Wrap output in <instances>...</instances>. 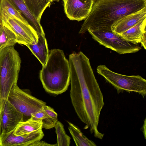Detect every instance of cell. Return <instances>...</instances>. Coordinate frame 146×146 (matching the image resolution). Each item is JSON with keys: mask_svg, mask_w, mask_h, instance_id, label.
<instances>
[{"mask_svg": "<svg viewBox=\"0 0 146 146\" xmlns=\"http://www.w3.org/2000/svg\"><path fill=\"white\" fill-rule=\"evenodd\" d=\"M68 61L72 105L79 118L89 128L91 133L102 139L104 134L99 131L98 126L104 103L89 60L80 51L70 54Z\"/></svg>", "mask_w": 146, "mask_h": 146, "instance_id": "6da1fadb", "label": "cell"}, {"mask_svg": "<svg viewBox=\"0 0 146 146\" xmlns=\"http://www.w3.org/2000/svg\"><path fill=\"white\" fill-rule=\"evenodd\" d=\"M37 43L26 46L43 66L48 55V44L45 36L38 35Z\"/></svg>", "mask_w": 146, "mask_h": 146, "instance_id": "9a60e30c", "label": "cell"}, {"mask_svg": "<svg viewBox=\"0 0 146 146\" xmlns=\"http://www.w3.org/2000/svg\"><path fill=\"white\" fill-rule=\"evenodd\" d=\"M93 38L100 45L119 54L135 53L141 49L138 44L130 42L113 32L111 28L102 27L88 31Z\"/></svg>", "mask_w": 146, "mask_h": 146, "instance_id": "8992f818", "label": "cell"}, {"mask_svg": "<svg viewBox=\"0 0 146 146\" xmlns=\"http://www.w3.org/2000/svg\"><path fill=\"white\" fill-rule=\"evenodd\" d=\"M13 132L0 135V146H31L37 141L41 140L44 135L42 129L20 136H16Z\"/></svg>", "mask_w": 146, "mask_h": 146, "instance_id": "30bf717a", "label": "cell"}, {"mask_svg": "<svg viewBox=\"0 0 146 146\" xmlns=\"http://www.w3.org/2000/svg\"><path fill=\"white\" fill-rule=\"evenodd\" d=\"M0 19L3 24L15 34L17 43L26 46L37 43V33L29 24L11 18L1 13Z\"/></svg>", "mask_w": 146, "mask_h": 146, "instance_id": "ba28073f", "label": "cell"}, {"mask_svg": "<svg viewBox=\"0 0 146 146\" xmlns=\"http://www.w3.org/2000/svg\"><path fill=\"white\" fill-rule=\"evenodd\" d=\"M54 1V0H51L52 2H53Z\"/></svg>", "mask_w": 146, "mask_h": 146, "instance_id": "484cf974", "label": "cell"}, {"mask_svg": "<svg viewBox=\"0 0 146 146\" xmlns=\"http://www.w3.org/2000/svg\"><path fill=\"white\" fill-rule=\"evenodd\" d=\"M54 128L57 137V146H69L70 143V138L65 130L63 124L60 121L56 122Z\"/></svg>", "mask_w": 146, "mask_h": 146, "instance_id": "44dd1931", "label": "cell"}, {"mask_svg": "<svg viewBox=\"0 0 146 146\" xmlns=\"http://www.w3.org/2000/svg\"><path fill=\"white\" fill-rule=\"evenodd\" d=\"M21 60L13 46L0 51V108L3 109L11 90L17 83Z\"/></svg>", "mask_w": 146, "mask_h": 146, "instance_id": "277c9868", "label": "cell"}, {"mask_svg": "<svg viewBox=\"0 0 146 146\" xmlns=\"http://www.w3.org/2000/svg\"><path fill=\"white\" fill-rule=\"evenodd\" d=\"M94 1H96V0H94Z\"/></svg>", "mask_w": 146, "mask_h": 146, "instance_id": "4316f807", "label": "cell"}, {"mask_svg": "<svg viewBox=\"0 0 146 146\" xmlns=\"http://www.w3.org/2000/svg\"><path fill=\"white\" fill-rule=\"evenodd\" d=\"M31 146H57L56 144H52L48 143L41 140L33 143Z\"/></svg>", "mask_w": 146, "mask_h": 146, "instance_id": "cb8c5ba5", "label": "cell"}, {"mask_svg": "<svg viewBox=\"0 0 146 146\" xmlns=\"http://www.w3.org/2000/svg\"><path fill=\"white\" fill-rule=\"evenodd\" d=\"M44 108L47 114L46 117L42 120V128L46 129L54 127L58 120V115L54 109L45 105Z\"/></svg>", "mask_w": 146, "mask_h": 146, "instance_id": "7402d4cb", "label": "cell"}, {"mask_svg": "<svg viewBox=\"0 0 146 146\" xmlns=\"http://www.w3.org/2000/svg\"><path fill=\"white\" fill-rule=\"evenodd\" d=\"M23 0L31 12L40 22L43 12L52 3L51 0Z\"/></svg>", "mask_w": 146, "mask_h": 146, "instance_id": "ac0fdd59", "label": "cell"}, {"mask_svg": "<svg viewBox=\"0 0 146 146\" xmlns=\"http://www.w3.org/2000/svg\"><path fill=\"white\" fill-rule=\"evenodd\" d=\"M146 18L127 30L119 35L122 38L135 44L140 43L146 35Z\"/></svg>", "mask_w": 146, "mask_h": 146, "instance_id": "5bb4252c", "label": "cell"}, {"mask_svg": "<svg viewBox=\"0 0 146 146\" xmlns=\"http://www.w3.org/2000/svg\"><path fill=\"white\" fill-rule=\"evenodd\" d=\"M17 43V37L10 29L4 25L0 19V51Z\"/></svg>", "mask_w": 146, "mask_h": 146, "instance_id": "e0dca14e", "label": "cell"}, {"mask_svg": "<svg viewBox=\"0 0 146 146\" xmlns=\"http://www.w3.org/2000/svg\"><path fill=\"white\" fill-rule=\"evenodd\" d=\"M23 121H24L23 115L8 100L5 104L3 113L1 134L13 131L20 123Z\"/></svg>", "mask_w": 146, "mask_h": 146, "instance_id": "8fae6325", "label": "cell"}, {"mask_svg": "<svg viewBox=\"0 0 146 146\" xmlns=\"http://www.w3.org/2000/svg\"><path fill=\"white\" fill-rule=\"evenodd\" d=\"M2 1V0H0V11L1 6V4Z\"/></svg>", "mask_w": 146, "mask_h": 146, "instance_id": "d4e9b609", "label": "cell"}, {"mask_svg": "<svg viewBox=\"0 0 146 146\" xmlns=\"http://www.w3.org/2000/svg\"><path fill=\"white\" fill-rule=\"evenodd\" d=\"M42 121L30 118L20 122L13 132V134L16 136L22 135L42 129Z\"/></svg>", "mask_w": 146, "mask_h": 146, "instance_id": "2e32d148", "label": "cell"}, {"mask_svg": "<svg viewBox=\"0 0 146 146\" xmlns=\"http://www.w3.org/2000/svg\"><path fill=\"white\" fill-rule=\"evenodd\" d=\"M0 13L11 18L29 24L26 19L9 0H2Z\"/></svg>", "mask_w": 146, "mask_h": 146, "instance_id": "ffe728a7", "label": "cell"}, {"mask_svg": "<svg viewBox=\"0 0 146 146\" xmlns=\"http://www.w3.org/2000/svg\"><path fill=\"white\" fill-rule=\"evenodd\" d=\"M8 100L23 115L26 120L30 118L32 114L42 110L46 105L45 102L20 88L17 83L12 87Z\"/></svg>", "mask_w": 146, "mask_h": 146, "instance_id": "52a82bcc", "label": "cell"}, {"mask_svg": "<svg viewBox=\"0 0 146 146\" xmlns=\"http://www.w3.org/2000/svg\"><path fill=\"white\" fill-rule=\"evenodd\" d=\"M146 7V0L94 1L79 33L83 34L89 30L100 27L111 28L113 23L123 17Z\"/></svg>", "mask_w": 146, "mask_h": 146, "instance_id": "7a4b0ae2", "label": "cell"}, {"mask_svg": "<svg viewBox=\"0 0 146 146\" xmlns=\"http://www.w3.org/2000/svg\"><path fill=\"white\" fill-rule=\"evenodd\" d=\"M40 78L43 88L48 93L59 95L67 90L70 83V70L69 61L63 50L55 49L49 51Z\"/></svg>", "mask_w": 146, "mask_h": 146, "instance_id": "3957f363", "label": "cell"}, {"mask_svg": "<svg viewBox=\"0 0 146 146\" xmlns=\"http://www.w3.org/2000/svg\"><path fill=\"white\" fill-rule=\"evenodd\" d=\"M47 116V113L43 108L42 110L32 114L30 118L35 120L42 121Z\"/></svg>", "mask_w": 146, "mask_h": 146, "instance_id": "603a6c76", "label": "cell"}, {"mask_svg": "<svg viewBox=\"0 0 146 146\" xmlns=\"http://www.w3.org/2000/svg\"><path fill=\"white\" fill-rule=\"evenodd\" d=\"M68 129L73 139L77 146H96V143L89 139L76 125L70 122Z\"/></svg>", "mask_w": 146, "mask_h": 146, "instance_id": "d6986e66", "label": "cell"}, {"mask_svg": "<svg viewBox=\"0 0 146 146\" xmlns=\"http://www.w3.org/2000/svg\"><path fill=\"white\" fill-rule=\"evenodd\" d=\"M9 0L26 19L37 35L45 36V33L40 22L31 12L23 0Z\"/></svg>", "mask_w": 146, "mask_h": 146, "instance_id": "4fadbf2b", "label": "cell"}, {"mask_svg": "<svg viewBox=\"0 0 146 146\" xmlns=\"http://www.w3.org/2000/svg\"><path fill=\"white\" fill-rule=\"evenodd\" d=\"M146 17V7L119 19L111 27L112 31L119 35L131 28Z\"/></svg>", "mask_w": 146, "mask_h": 146, "instance_id": "7c38bea8", "label": "cell"}, {"mask_svg": "<svg viewBox=\"0 0 146 146\" xmlns=\"http://www.w3.org/2000/svg\"><path fill=\"white\" fill-rule=\"evenodd\" d=\"M97 72L115 88L118 94L125 91L137 93L143 98L146 96V80L141 76L118 74L102 65L98 66Z\"/></svg>", "mask_w": 146, "mask_h": 146, "instance_id": "5b68a950", "label": "cell"}, {"mask_svg": "<svg viewBox=\"0 0 146 146\" xmlns=\"http://www.w3.org/2000/svg\"><path fill=\"white\" fill-rule=\"evenodd\" d=\"M66 15L69 19L79 21L84 20L90 13L94 0H62Z\"/></svg>", "mask_w": 146, "mask_h": 146, "instance_id": "9c48e42d", "label": "cell"}]
</instances>
